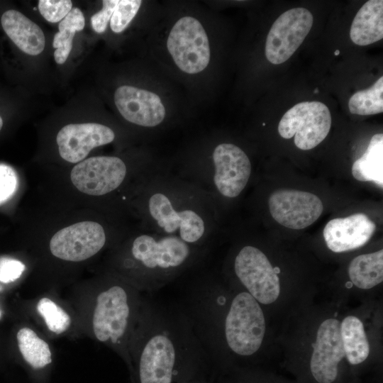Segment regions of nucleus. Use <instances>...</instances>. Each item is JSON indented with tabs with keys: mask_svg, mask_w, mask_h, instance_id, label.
<instances>
[{
	"mask_svg": "<svg viewBox=\"0 0 383 383\" xmlns=\"http://www.w3.org/2000/svg\"><path fill=\"white\" fill-rule=\"evenodd\" d=\"M147 294L129 344L131 383H186L216 372L177 303Z\"/></svg>",
	"mask_w": 383,
	"mask_h": 383,
	"instance_id": "nucleus-1",
	"label": "nucleus"
},
{
	"mask_svg": "<svg viewBox=\"0 0 383 383\" xmlns=\"http://www.w3.org/2000/svg\"><path fill=\"white\" fill-rule=\"evenodd\" d=\"M144 294L112 273L89 287L70 294L78 336H87L106 346L132 372L129 344L139 318Z\"/></svg>",
	"mask_w": 383,
	"mask_h": 383,
	"instance_id": "nucleus-2",
	"label": "nucleus"
},
{
	"mask_svg": "<svg viewBox=\"0 0 383 383\" xmlns=\"http://www.w3.org/2000/svg\"><path fill=\"white\" fill-rule=\"evenodd\" d=\"M206 247L189 245L179 238L148 232L135 237L116 262L113 273L143 294H150L199 265Z\"/></svg>",
	"mask_w": 383,
	"mask_h": 383,
	"instance_id": "nucleus-3",
	"label": "nucleus"
},
{
	"mask_svg": "<svg viewBox=\"0 0 383 383\" xmlns=\"http://www.w3.org/2000/svg\"><path fill=\"white\" fill-rule=\"evenodd\" d=\"M145 211L150 231L206 247L211 233L210 197L192 184L153 174Z\"/></svg>",
	"mask_w": 383,
	"mask_h": 383,
	"instance_id": "nucleus-4",
	"label": "nucleus"
},
{
	"mask_svg": "<svg viewBox=\"0 0 383 383\" xmlns=\"http://www.w3.org/2000/svg\"><path fill=\"white\" fill-rule=\"evenodd\" d=\"M212 165L211 172L187 182L209 196L212 192L226 198L238 196L251 174V163L246 153L234 144L221 143L213 151Z\"/></svg>",
	"mask_w": 383,
	"mask_h": 383,
	"instance_id": "nucleus-5",
	"label": "nucleus"
},
{
	"mask_svg": "<svg viewBox=\"0 0 383 383\" xmlns=\"http://www.w3.org/2000/svg\"><path fill=\"white\" fill-rule=\"evenodd\" d=\"M331 126V113L326 105L316 101H303L284 114L278 125V132L285 139L294 135L295 145L309 150L326 138Z\"/></svg>",
	"mask_w": 383,
	"mask_h": 383,
	"instance_id": "nucleus-6",
	"label": "nucleus"
},
{
	"mask_svg": "<svg viewBox=\"0 0 383 383\" xmlns=\"http://www.w3.org/2000/svg\"><path fill=\"white\" fill-rule=\"evenodd\" d=\"M167 50L176 65L187 74H197L208 66L210 46L201 23L191 16L179 19L170 30Z\"/></svg>",
	"mask_w": 383,
	"mask_h": 383,
	"instance_id": "nucleus-7",
	"label": "nucleus"
},
{
	"mask_svg": "<svg viewBox=\"0 0 383 383\" xmlns=\"http://www.w3.org/2000/svg\"><path fill=\"white\" fill-rule=\"evenodd\" d=\"M233 271L240 283L258 303L270 304L280 292L279 279L266 255L252 245L243 247L233 261Z\"/></svg>",
	"mask_w": 383,
	"mask_h": 383,
	"instance_id": "nucleus-8",
	"label": "nucleus"
},
{
	"mask_svg": "<svg viewBox=\"0 0 383 383\" xmlns=\"http://www.w3.org/2000/svg\"><path fill=\"white\" fill-rule=\"evenodd\" d=\"M106 243L103 226L95 221H82L65 227L51 238L49 250L62 261L80 262L99 253Z\"/></svg>",
	"mask_w": 383,
	"mask_h": 383,
	"instance_id": "nucleus-9",
	"label": "nucleus"
},
{
	"mask_svg": "<svg viewBox=\"0 0 383 383\" xmlns=\"http://www.w3.org/2000/svg\"><path fill=\"white\" fill-rule=\"evenodd\" d=\"M313 16L305 8H293L272 24L265 43V56L274 65L287 61L299 48L313 25Z\"/></svg>",
	"mask_w": 383,
	"mask_h": 383,
	"instance_id": "nucleus-10",
	"label": "nucleus"
},
{
	"mask_svg": "<svg viewBox=\"0 0 383 383\" xmlns=\"http://www.w3.org/2000/svg\"><path fill=\"white\" fill-rule=\"evenodd\" d=\"M127 175V167L114 156L92 157L77 164L70 179L80 192L91 196H103L118 189Z\"/></svg>",
	"mask_w": 383,
	"mask_h": 383,
	"instance_id": "nucleus-11",
	"label": "nucleus"
},
{
	"mask_svg": "<svg viewBox=\"0 0 383 383\" xmlns=\"http://www.w3.org/2000/svg\"><path fill=\"white\" fill-rule=\"evenodd\" d=\"M272 218L282 226L295 230L305 228L321 215L323 205L316 195L294 189L274 192L268 201Z\"/></svg>",
	"mask_w": 383,
	"mask_h": 383,
	"instance_id": "nucleus-12",
	"label": "nucleus"
},
{
	"mask_svg": "<svg viewBox=\"0 0 383 383\" xmlns=\"http://www.w3.org/2000/svg\"><path fill=\"white\" fill-rule=\"evenodd\" d=\"M340 328L338 320L328 318L318 329L310 368L318 383L334 382L338 375V365L345 357Z\"/></svg>",
	"mask_w": 383,
	"mask_h": 383,
	"instance_id": "nucleus-13",
	"label": "nucleus"
},
{
	"mask_svg": "<svg viewBox=\"0 0 383 383\" xmlns=\"http://www.w3.org/2000/svg\"><path fill=\"white\" fill-rule=\"evenodd\" d=\"M114 138L111 128L96 123H84L64 126L56 140L61 157L76 163L82 161L94 148L109 144Z\"/></svg>",
	"mask_w": 383,
	"mask_h": 383,
	"instance_id": "nucleus-14",
	"label": "nucleus"
},
{
	"mask_svg": "<svg viewBox=\"0 0 383 383\" xmlns=\"http://www.w3.org/2000/svg\"><path fill=\"white\" fill-rule=\"evenodd\" d=\"M16 339L30 383H50L55 354L50 343L31 324L19 328Z\"/></svg>",
	"mask_w": 383,
	"mask_h": 383,
	"instance_id": "nucleus-15",
	"label": "nucleus"
},
{
	"mask_svg": "<svg viewBox=\"0 0 383 383\" xmlns=\"http://www.w3.org/2000/svg\"><path fill=\"white\" fill-rule=\"evenodd\" d=\"M114 102L128 121L143 127H155L165 116L160 96L154 92L132 86H121L115 91Z\"/></svg>",
	"mask_w": 383,
	"mask_h": 383,
	"instance_id": "nucleus-16",
	"label": "nucleus"
},
{
	"mask_svg": "<svg viewBox=\"0 0 383 383\" xmlns=\"http://www.w3.org/2000/svg\"><path fill=\"white\" fill-rule=\"evenodd\" d=\"M375 223L364 213H355L345 218L329 221L323 229V238L328 248L335 252L359 248L371 238Z\"/></svg>",
	"mask_w": 383,
	"mask_h": 383,
	"instance_id": "nucleus-17",
	"label": "nucleus"
},
{
	"mask_svg": "<svg viewBox=\"0 0 383 383\" xmlns=\"http://www.w3.org/2000/svg\"><path fill=\"white\" fill-rule=\"evenodd\" d=\"M30 313L51 337L78 336L77 321L70 304L53 294H43L30 301Z\"/></svg>",
	"mask_w": 383,
	"mask_h": 383,
	"instance_id": "nucleus-18",
	"label": "nucleus"
},
{
	"mask_svg": "<svg viewBox=\"0 0 383 383\" xmlns=\"http://www.w3.org/2000/svg\"><path fill=\"white\" fill-rule=\"evenodd\" d=\"M1 26L10 40L22 52L30 55L41 53L45 38L41 28L15 9H8L1 16Z\"/></svg>",
	"mask_w": 383,
	"mask_h": 383,
	"instance_id": "nucleus-19",
	"label": "nucleus"
},
{
	"mask_svg": "<svg viewBox=\"0 0 383 383\" xmlns=\"http://www.w3.org/2000/svg\"><path fill=\"white\" fill-rule=\"evenodd\" d=\"M350 36L358 45H367L383 38V1L370 0L355 15L350 27Z\"/></svg>",
	"mask_w": 383,
	"mask_h": 383,
	"instance_id": "nucleus-20",
	"label": "nucleus"
},
{
	"mask_svg": "<svg viewBox=\"0 0 383 383\" xmlns=\"http://www.w3.org/2000/svg\"><path fill=\"white\" fill-rule=\"evenodd\" d=\"M352 174L361 182H373L383 185V134L374 135L365 152L353 165Z\"/></svg>",
	"mask_w": 383,
	"mask_h": 383,
	"instance_id": "nucleus-21",
	"label": "nucleus"
},
{
	"mask_svg": "<svg viewBox=\"0 0 383 383\" xmlns=\"http://www.w3.org/2000/svg\"><path fill=\"white\" fill-rule=\"evenodd\" d=\"M352 283L363 289H371L383 280V250L355 257L348 267Z\"/></svg>",
	"mask_w": 383,
	"mask_h": 383,
	"instance_id": "nucleus-22",
	"label": "nucleus"
},
{
	"mask_svg": "<svg viewBox=\"0 0 383 383\" xmlns=\"http://www.w3.org/2000/svg\"><path fill=\"white\" fill-rule=\"evenodd\" d=\"M340 336L345 356L351 365L364 362L370 353V345L362 321L349 316L340 323Z\"/></svg>",
	"mask_w": 383,
	"mask_h": 383,
	"instance_id": "nucleus-23",
	"label": "nucleus"
},
{
	"mask_svg": "<svg viewBox=\"0 0 383 383\" xmlns=\"http://www.w3.org/2000/svg\"><path fill=\"white\" fill-rule=\"evenodd\" d=\"M84 25V15L78 8H72L60 22L59 31L55 35L52 42V46L56 48L54 57L57 64L62 65L66 62L72 50L74 34L83 30Z\"/></svg>",
	"mask_w": 383,
	"mask_h": 383,
	"instance_id": "nucleus-24",
	"label": "nucleus"
},
{
	"mask_svg": "<svg viewBox=\"0 0 383 383\" xmlns=\"http://www.w3.org/2000/svg\"><path fill=\"white\" fill-rule=\"evenodd\" d=\"M351 113L367 116L383 112V77L370 88L355 93L348 102Z\"/></svg>",
	"mask_w": 383,
	"mask_h": 383,
	"instance_id": "nucleus-25",
	"label": "nucleus"
},
{
	"mask_svg": "<svg viewBox=\"0 0 383 383\" xmlns=\"http://www.w3.org/2000/svg\"><path fill=\"white\" fill-rule=\"evenodd\" d=\"M142 1H119L110 19L112 31L119 33L123 31L138 13Z\"/></svg>",
	"mask_w": 383,
	"mask_h": 383,
	"instance_id": "nucleus-26",
	"label": "nucleus"
},
{
	"mask_svg": "<svg viewBox=\"0 0 383 383\" xmlns=\"http://www.w3.org/2000/svg\"><path fill=\"white\" fill-rule=\"evenodd\" d=\"M72 9L70 0H40L38 9L43 17L50 23L62 21Z\"/></svg>",
	"mask_w": 383,
	"mask_h": 383,
	"instance_id": "nucleus-27",
	"label": "nucleus"
},
{
	"mask_svg": "<svg viewBox=\"0 0 383 383\" xmlns=\"http://www.w3.org/2000/svg\"><path fill=\"white\" fill-rule=\"evenodd\" d=\"M25 270L26 265L21 261L13 258H2L0 260V282H13L21 277Z\"/></svg>",
	"mask_w": 383,
	"mask_h": 383,
	"instance_id": "nucleus-28",
	"label": "nucleus"
},
{
	"mask_svg": "<svg viewBox=\"0 0 383 383\" xmlns=\"http://www.w3.org/2000/svg\"><path fill=\"white\" fill-rule=\"evenodd\" d=\"M17 177L9 166L0 164V204L14 194L17 187Z\"/></svg>",
	"mask_w": 383,
	"mask_h": 383,
	"instance_id": "nucleus-29",
	"label": "nucleus"
},
{
	"mask_svg": "<svg viewBox=\"0 0 383 383\" xmlns=\"http://www.w3.org/2000/svg\"><path fill=\"white\" fill-rule=\"evenodd\" d=\"M118 1V0L102 1V9L91 18V24L94 31L102 33L106 30L108 22L111 19Z\"/></svg>",
	"mask_w": 383,
	"mask_h": 383,
	"instance_id": "nucleus-30",
	"label": "nucleus"
},
{
	"mask_svg": "<svg viewBox=\"0 0 383 383\" xmlns=\"http://www.w3.org/2000/svg\"><path fill=\"white\" fill-rule=\"evenodd\" d=\"M186 383H222L216 377V372L196 377Z\"/></svg>",
	"mask_w": 383,
	"mask_h": 383,
	"instance_id": "nucleus-31",
	"label": "nucleus"
},
{
	"mask_svg": "<svg viewBox=\"0 0 383 383\" xmlns=\"http://www.w3.org/2000/svg\"><path fill=\"white\" fill-rule=\"evenodd\" d=\"M3 125H4V121H3V118L1 117V116L0 115V131L3 127Z\"/></svg>",
	"mask_w": 383,
	"mask_h": 383,
	"instance_id": "nucleus-32",
	"label": "nucleus"
},
{
	"mask_svg": "<svg viewBox=\"0 0 383 383\" xmlns=\"http://www.w3.org/2000/svg\"><path fill=\"white\" fill-rule=\"evenodd\" d=\"M340 51L337 50L334 53L335 55H338L339 54Z\"/></svg>",
	"mask_w": 383,
	"mask_h": 383,
	"instance_id": "nucleus-33",
	"label": "nucleus"
},
{
	"mask_svg": "<svg viewBox=\"0 0 383 383\" xmlns=\"http://www.w3.org/2000/svg\"><path fill=\"white\" fill-rule=\"evenodd\" d=\"M318 91H318V89H316L314 90V93H315V94L318 93Z\"/></svg>",
	"mask_w": 383,
	"mask_h": 383,
	"instance_id": "nucleus-34",
	"label": "nucleus"
},
{
	"mask_svg": "<svg viewBox=\"0 0 383 383\" xmlns=\"http://www.w3.org/2000/svg\"><path fill=\"white\" fill-rule=\"evenodd\" d=\"M1 318V311H0V318Z\"/></svg>",
	"mask_w": 383,
	"mask_h": 383,
	"instance_id": "nucleus-35",
	"label": "nucleus"
}]
</instances>
